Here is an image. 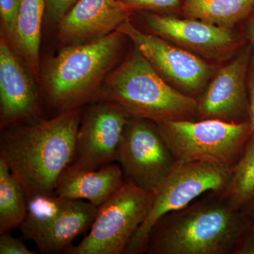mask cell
<instances>
[{"mask_svg":"<svg viewBox=\"0 0 254 254\" xmlns=\"http://www.w3.org/2000/svg\"><path fill=\"white\" fill-rule=\"evenodd\" d=\"M79 110L2 132L0 160L23 187L27 200L55 193L58 179L74 154Z\"/></svg>","mask_w":254,"mask_h":254,"instance_id":"6da1fadb","label":"cell"},{"mask_svg":"<svg viewBox=\"0 0 254 254\" xmlns=\"http://www.w3.org/2000/svg\"><path fill=\"white\" fill-rule=\"evenodd\" d=\"M249 225L218 192H208L180 210L159 219L152 227L144 253L231 254Z\"/></svg>","mask_w":254,"mask_h":254,"instance_id":"7a4b0ae2","label":"cell"},{"mask_svg":"<svg viewBox=\"0 0 254 254\" xmlns=\"http://www.w3.org/2000/svg\"><path fill=\"white\" fill-rule=\"evenodd\" d=\"M97 96L119 107L130 118L155 123L197 119V98L170 86L135 47L103 82Z\"/></svg>","mask_w":254,"mask_h":254,"instance_id":"3957f363","label":"cell"},{"mask_svg":"<svg viewBox=\"0 0 254 254\" xmlns=\"http://www.w3.org/2000/svg\"><path fill=\"white\" fill-rule=\"evenodd\" d=\"M126 36L118 30L100 39L70 45L55 57L46 75L50 101L63 112L93 97L121 53Z\"/></svg>","mask_w":254,"mask_h":254,"instance_id":"277c9868","label":"cell"},{"mask_svg":"<svg viewBox=\"0 0 254 254\" xmlns=\"http://www.w3.org/2000/svg\"><path fill=\"white\" fill-rule=\"evenodd\" d=\"M156 125L177 162H203L228 169L236 165L252 135L250 120H168Z\"/></svg>","mask_w":254,"mask_h":254,"instance_id":"5b68a950","label":"cell"},{"mask_svg":"<svg viewBox=\"0 0 254 254\" xmlns=\"http://www.w3.org/2000/svg\"><path fill=\"white\" fill-rule=\"evenodd\" d=\"M232 169L203 162H177L154 190L151 206L124 254H144L150 230L159 219L185 208L205 193L221 191Z\"/></svg>","mask_w":254,"mask_h":254,"instance_id":"8992f818","label":"cell"},{"mask_svg":"<svg viewBox=\"0 0 254 254\" xmlns=\"http://www.w3.org/2000/svg\"><path fill=\"white\" fill-rule=\"evenodd\" d=\"M153 195V191L125 181L116 193L98 207L88 235L65 254H124L146 218Z\"/></svg>","mask_w":254,"mask_h":254,"instance_id":"52a82bcc","label":"cell"},{"mask_svg":"<svg viewBox=\"0 0 254 254\" xmlns=\"http://www.w3.org/2000/svg\"><path fill=\"white\" fill-rule=\"evenodd\" d=\"M98 208L86 200L55 193L38 195L28 200L27 215L18 229L39 253H66L73 240L91 227Z\"/></svg>","mask_w":254,"mask_h":254,"instance_id":"ba28073f","label":"cell"},{"mask_svg":"<svg viewBox=\"0 0 254 254\" xmlns=\"http://www.w3.org/2000/svg\"><path fill=\"white\" fill-rule=\"evenodd\" d=\"M133 43L165 81L197 98L220 64L210 63L152 33H143L127 20L118 28Z\"/></svg>","mask_w":254,"mask_h":254,"instance_id":"9c48e42d","label":"cell"},{"mask_svg":"<svg viewBox=\"0 0 254 254\" xmlns=\"http://www.w3.org/2000/svg\"><path fill=\"white\" fill-rule=\"evenodd\" d=\"M117 163L125 181L153 191L177 163L154 122L129 118L119 145Z\"/></svg>","mask_w":254,"mask_h":254,"instance_id":"30bf717a","label":"cell"},{"mask_svg":"<svg viewBox=\"0 0 254 254\" xmlns=\"http://www.w3.org/2000/svg\"><path fill=\"white\" fill-rule=\"evenodd\" d=\"M139 12L152 34L210 63H227L248 43L240 29H228L182 16Z\"/></svg>","mask_w":254,"mask_h":254,"instance_id":"8fae6325","label":"cell"},{"mask_svg":"<svg viewBox=\"0 0 254 254\" xmlns=\"http://www.w3.org/2000/svg\"><path fill=\"white\" fill-rule=\"evenodd\" d=\"M254 48L250 43L220 64L204 91L197 98V119L228 123L250 120L248 71Z\"/></svg>","mask_w":254,"mask_h":254,"instance_id":"7c38bea8","label":"cell"},{"mask_svg":"<svg viewBox=\"0 0 254 254\" xmlns=\"http://www.w3.org/2000/svg\"><path fill=\"white\" fill-rule=\"evenodd\" d=\"M129 118L119 107L107 102L90 108L81 118L70 165L95 170L115 163Z\"/></svg>","mask_w":254,"mask_h":254,"instance_id":"4fadbf2b","label":"cell"},{"mask_svg":"<svg viewBox=\"0 0 254 254\" xmlns=\"http://www.w3.org/2000/svg\"><path fill=\"white\" fill-rule=\"evenodd\" d=\"M132 13L118 0H78L60 21L58 36L69 46L95 41L118 30Z\"/></svg>","mask_w":254,"mask_h":254,"instance_id":"5bb4252c","label":"cell"},{"mask_svg":"<svg viewBox=\"0 0 254 254\" xmlns=\"http://www.w3.org/2000/svg\"><path fill=\"white\" fill-rule=\"evenodd\" d=\"M38 107L34 83L18 63L4 37L0 42L1 126H13L31 118Z\"/></svg>","mask_w":254,"mask_h":254,"instance_id":"9a60e30c","label":"cell"},{"mask_svg":"<svg viewBox=\"0 0 254 254\" xmlns=\"http://www.w3.org/2000/svg\"><path fill=\"white\" fill-rule=\"evenodd\" d=\"M120 165L114 163L95 170L68 165L58 179L55 194L68 199L83 200L100 207L125 185Z\"/></svg>","mask_w":254,"mask_h":254,"instance_id":"2e32d148","label":"cell"},{"mask_svg":"<svg viewBox=\"0 0 254 254\" xmlns=\"http://www.w3.org/2000/svg\"><path fill=\"white\" fill-rule=\"evenodd\" d=\"M46 0H21L12 40L35 74L40 68L41 26Z\"/></svg>","mask_w":254,"mask_h":254,"instance_id":"e0dca14e","label":"cell"},{"mask_svg":"<svg viewBox=\"0 0 254 254\" xmlns=\"http://www.w3.org/2000/svg\"><path fill=\"white\" fill-rule=\"evenodd\" d=\"M254 0H184L182 17L236 29L253 14Z\"/></svg>","mask_w":254,"mask_h":254,"instance_id":"ac0fdd59","label":"cell"},{"mask_svg":"<svg viewBox=\"0 0 254 254\" xmlns=\"http://www.w3.org/2000/svg\"><path fill=\"white\" fill-rule=\"evenodd\" d=\"M28 212L23 187L0 160V234L19 228Z\"/></svg>","mask_w":254,"mask_h":254,"instance_id":"d6986e66","label":"cell"},{"mask_svg":"<svg viewBox=\"0 0 254 254\" xmlns=\"http://www.w3.org/2000/svg\"><path fill=\"white\" fill-rule=\"evenodd\" d=\"M236 210H242L254 198V136L252 135L243 154L232 169L226 186L218 192Z\"/></svg>","mask_w":254,"mask_h":254,"instance_id":"ffe728a7","label":"cell"},{"mask_svg":"<svg viewBox=\"0 0 254 254\" xmlns=\"http://www.w3.org/2000/svg\"><path fill=\"white\" fill-rule=\"evenodd\" d=\"M132 12L150 11L158 14L181 16L184 0H118Z\"/></svg>","mask_w":254,"mask_h":254,"instance_id":"44dd1931","label":"cell"},{"mask_svg":"<svg viewBox=\"0 0 254 254\" xmlns=\"http://www.w3.org/2000/svg\"><path fill=\"white\" fill-rule=\"evenodd\" d=\"M21 0H0V14L5 31L12 38Z\"/></svg>","mask_w":254,"mask_h":254,"instance_id":"7402d4cb","label":"cell"},{"mask_svg":"<svg viewBox=\"0 0 254 254\" xmlns=\"http://www.w3.org/2000/svg\"><path fill=\"white\" fill-rule=\"evenodd\" d=\"M19 240L11 236L9 232L0 234V254H35Z\"/></svg>","mask_w":254,"mask_h":254,"instance_id":"603a6c76","label":"cell"},{"mask_svg":"<svg viewBox=\"0 0 254 254\" xmlns=\"http://www.w3.org/2000/svg\"><path fill=\"white\" fill-rule=\"evenodd\" d=\"M78 0H46V11L50 19L60 23Z\"/></svg>","mask_w":254,"mask_h":254,"instance_id":"cb8c5ba5","label":"cell"},{"mask_svg":"<svg viewBox=\"0 0 254 254\" xmlns=\"http://www.w3.org/2000/svg\"><path fill=\"white\" fill-rule=\"evenodd\" d=\"M231 254H254V225L249 222L237 240Z\"/></svg>","mask_w":254,"mask_h":254,"instance_id":"d4e9b609","label":"cell"},{"mask_svg":"<svg viewBox=\"0 0 254 254\" xmlns=\"http://www.w3.org/2000/svg\"><path fill=\"white\" fill-rule=\"evenodd\" d=\"M249 105H250V121L252 124V135L254 136V48L248 71Z\"/></svg>","mask_w":254,"mask_h":254,"instance_id":"484cf974","label":"cell"},{"mask_svg":"<svg viewBox=\"0 0 254 254\" xmlns=\"http://www.w3.org/2000/svg\"><path fill=\"white\" fill-rule=\"evenodd\" d=\"M239 29L247 41L254 48V16L253 14L239 26Z\"/></svg>","mask_w":254,"mask_h":254,"instance_id":"4316f807","label":"cell"},{"mask_svg":"<svg viewBox=\"0 0 254 254\" xmlns=\"http://www.w3.org/2000/svg\"><path fill=\"white\" fill-rule=\"evenodd\" d=\"M242 211L251 225H254V198Z\"/></svg>","mask_w":254,"mask_h":254,"instance_id":"83f0119b","label":"cell"},{"mask_svg":"<svg viewBox=\"0 0 254 254\" xmlns=\"http://www.w3.org/2000/svg\"><path fill=\"white\" fill-rule=\"evenodd\" d=\"M253 14L254 16V11H253V14Z\"/></svg>","mask_w":254,"mask_h":254,"instance_id":"f1b7e54d","label":"cell"}]
</instances>
